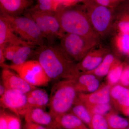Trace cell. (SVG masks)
Wrapping results in <instances>:
<instances>
[{
  "label": "cell",
  "mask_w": 129,
  "mask_h": 129,
  "mask_svg": "<svg viewBox=\"0 0 129 129\" xmlns=\"http://www.w3.org/2000/svg\"><path fill=\"white\" fill-rule=\"evenodd\" d=\"M0 103L2 108L9 109L19 117H24L30 109L26 94L8 89L1 96Z\"/></svg>",
  "instance_id": "obj_9"
},
{
  "label": "cell",
  "mask_w": 129,
  "mask_h": 129,
  "mask_svg": "<svg viewBox=\"0 0 129 129\" xmlns=\"http://www.w3.org/2000/svg\"><path fill=\"white\" fill-rule=\"evenodd\" d=\"M37 4L28 9L32 11L55 13L59 9L66 7L76 5L78 1L67 0H38Z\"/></svg>",
  "instance_id": "obj_16"
},
{
  "label": "cell",
  "mask_w": 129,
  "mask_h": 129,
  "mask_svg": "<svg viewBox=\"0 0 129 129\" xmlns=\"http://www.w3.org/2000/svg\"><path fill=\"white\" fill-rule=\"evenodd\" d=\"M72 113L76 115L84 124L89 126L91 122V117L89 112L84 104L76 100L72 109Z\"/></svg>",
  "instance_id": "obj_22"
},
{
  "label": "cell",
  "mask_w": 129,
  "mask_h": 129,
  "mask_svg": "<svg viewBox=\"0 0 129 129\" xmlns=\"http://www.w3.org/2000/svg\"><path fill=\"white\" fill-rule=\"evenodd\" d=\"M75 81L64 79L59 81L52 88L48 107L49 112L56 118L72 109L78 98Z\"/></svg>",
  "instance_id": "obj_3"
},
{
  "label": "cell",
  "mask_w": 129,
  "mask_h": 129,
  "mask_svg": "<svg viewBox=\"0 0 129 129\" xmlns=\"http://www.w3.org/2000/svg\"><path fill=\"white\" fill-rule=\"evenodd\" d=\"M35 56L51 80H74L80 73L75 61L60 45L46 44L37 47Z\"/></svg>",
  "instance_id": "obj_1"
},
{
  "label": "cell",
  "mask_w": 129,
  "mask_h": 129,
  "mask_svg": "<svg viewBox=\"0 0 129 129\" xmlns=\"http://www.w3.org/2000/svg\"><path fill=\"white\" fill-rule=\"evenodd\" d=\"M120 81L124 86H129V68L123 70Z\"/></svg>",
  "instance_id": "obj_33"
},
{
  "label": "cell",
  "mask_w": 129,
  "mask_h": 129,
  "mask_svg": "<svg viewBox=\"0 0 129 129\" xmlns=\"http://www.w3.org/2000/svg\"><path fill=\"white\" fill-rule=\"evenodd\" d=\"M55 119L58 124L63 129H89L79 118L72 113H67Z\"/></svg>",
  "instance_id": "obj_19"
},
{
  "label": "cell",
  "mask_w": 129,
  "mask_h": 129,
  "mask_svg": "<svg viewBox=\"0 0 129 129\" xmlns=\"http://www.w3.org/2000/svg\"><path fill=\"white\" fill-rule=\"evenodd\" d=\"M123 70L122 65L113 66L108 74V80L109 83L114 85L117 83L120 80Z\"/></svg>",
  "instance_id": "obj_27"
},
{
  "label": "cell",
  "mask_w": 129,
  "mask_h": 129,
  "mask_svg": "<svg viewBox=\"0 0 129 129\" xmlns=\"http://www.w3.org/2000/svg\"><path fill=\"white\" fill-rule=\"evenodd\" d=\"M55 15L60 24L62 35L73 34L98 40L99 36L92 27L84 5L77 4L62 8Z\"/></svg>",
  "instance_id": "obj_2"
},
{
  "label": "cell",
  "mask_w": 129,
  "mask_h": 129,
  "mask_svg": "<svg viewBox=\"0 0 129 129\" xmlns=\"http://www.w3.org/2000/svg\"><path fill=\"white\" fill-rule=\"evenodd\" d=\"M94 1L98 5L110 8L117 6L118 2L117 1L111 0H97Z\"/></svg>",
  "instance_id": "obj_32"
},
{
  "label": "cell",
  "mask_w": 129,
  "mask_h": 129,
  "mask_svg": "<svg viewBox=\"0 0 129 129\" xmlns=\"http://www.w3.org/2000/svg\"><path fill=\"white\" fill-rule=\"evenodd\" d=\"M1 77L2 83L8 89L26 94L37 88L29 84L16 72L9 69L3 68Z\"/></svg>",
  "instance_id": "obj_10"
},
{
  "label": "cell",
  "mask_w": 129,
  "mask_h": 129,
  "mask_svg": "<svg viewBox=\"0 0 129 129\" xmlns=\"http://www.w3.org/2000/svg\"><path fill=\"white\" fill-rule=\"evenodd\" d=\"M111 86H105L90 94H78L77 101L85 106L105 104L109 103Z\"/></svg>",
  "instance_id": "obj_15"
},
{
  "label": "cell",
  "mask_w": 129,
  "mask_h": 129,
  "mask_svg": "<svg viewBox=\"0 0 129 129\" xmlns=\"http://www.w3.org/2000/svg\"><path fill=\"white\" fill-rule=\"evenodd\" d=\"M60 46L74 61H81L97 44L98 40L66 33L60 39Z\"/></svg>",
  "instance_id": "obj_5"
},
{
  "label": "cell",
  "mask_w": 129,
  "mask_h": 129,
  "mask_svg": "<svg viewBox=\"0 0 129 129\" xmlns=\"http://www.w3.org/2000/svg\"><path fill=\"white\" fill-rule=\"evenodd\" d=\"M55 13L32 11L28 9L23 14L35 21L48 45L55 44L57 39H60L62 35Z\"/></svg>",
  "instance_id": "obj_6"
},
{
  "label": "cell",
  "mask_w": 129,
  "mask_h": 129,
  "mask_svg": "<svg viewBox=\"0 0 129 129\" xmlns=\"http://www.w3.org/2000/svg\"><path fill=\"white\" fill-rule=\"evenodd\" d=\"M118 26L123 34H129V21H121L119 23Z\"/></svg>",
  "instance_id": "obj_35"
},
{
  "label": "cell",
  "mask_w": 129,
  "mask_h": 129,
  "mask_svg": "<svg viewBox=\"0 0 129 129\" xmlns=\"http://www.w3.org/2000/svg\"><path fill=\"white\" fill-rule=\"evenodd\" d=\"M5 48H0V64L1 65L5 64V61H6L4 54V51Z\"/></svg>",
  "instance_id": "obj_36"
},
{
  "label": "cell",
  "mask_w": 129,
  "mask_h": 129,
  "mask_svg": "<svg viewBox=\"0 0 129 129\" xmlns=\"http://www.w3.org/2000/svg\"><path fill=\"white\" fill-rule=\"evenodd\" d=\"M1 67L13 70L29 84L35 87L47 85L51 81L37 60H28L20 65L5 63Z\"/></svg>",
  "instance_id": "obj_7"
},
{
  "label": "cell",
  "mask_w": 129,
  "mask_h": 129,
  "mask_svg": "<svg viewBox=\"0 0 129 129\" xmlns=\"http://www.w3.org/2000/svg\"><path fill=\"white\" fill-rule=\"evenodd\" d=\"M111 96L122 107V109L129 107V89L116 85L111 89Z\"/></svg>",
  "instance_id": "obj_20"
},
{
  "label": "cell",
  "mask_w": 129,
  "mask_h": 129,
  "mask_svg": "<svg viewBox=\"0 0 129 129\" xmlns=\"http://www.w3.org/2000/svg\"><path fill=\"white\" fill-rule=\"evenodd\" d=\"M7 88L3 85L2 83L0 85V96H2L6 91Z\"/></svg>",
  "instance_id": "obj_37"
},
{
  "label": "cell",
  "mask_w": 129,
  "mask_h": 129,
  "mask_svg": "<svg viewBox=\"0 0 129 129\" xmlns=\"http://www.w3.org/2000/svg\"><path fill=\"white\" fill-rule=\"evenodd\" d=\"M8 129H21L22 124L19 117L7 113Z\"/></svg>",
  "instance_id": "obj_29"
},
{
  "label": "cell",
  "mask_w": 129,
  "mask_h": 129,
  "mask_svg": "<svg viewBox=\"0 0 129 129\" xmlns=\"http://www.w3.org/2000/svg\"><path fill=\"white\" fill-rule=\"evenodd\" d=\"M5 17L8 19L13 32L22 40L37 47L46 45V40L32 19L25 16Z\"/></svg>",
  "instance_id": "obj_4"
},
{
  "label": "cell",
  "mask_w": 129,
  "mask_h": 129,
  "mask_svg": "<svg viewBox=\"0 0 129 129\" xmlns=\"http://www.w3.org/2000/svg\"><path fill=\"white\" fill-rule=\"evenodd\" d=\"M114 60L115 58L113 55L108 53L106 55L99 67L91 73H94L96 76L100 77H102L108 75L111 70V67L114 63Z\"/></svg>",
  "instance_id": "obj_23"
},
{
  "label": "cell",
  "mask_w": 129,
  "mask_h": 129,
  "mask_svg": "<svg viewBox=\"0 0 129 129\" xmlns=\"http://www.w3.org/2000/svg\"><path fill=\"white\" fill-rule=\"evenodd\" d=\"M24 117L25 122H32L48 127L60 126L50 113L42 108H30L25 114Z\"/></svg>",
  "instance_id": "obj_14"
},
{
  "label": "cell",
  "mask_w": 129,
  "mask_h": 129,
  "mask_svg": "<svg viewBox=\"0 0 129 129\" xmlns=\"http://www.w3.org/2000/svg\"><path fill=\"white\" fill-rule=\"evenodd\" d=\"M59 127L60 126L56 127H47L32 122H25L24 129H56Z\"/></svg>",
  "instance_id": "obj_31"
},
{
  "label": "cell",
  "mask_w": 129,
  "mask_h": 129,
  "mask_svg": "<svg viewBox=\"0 0 129 129\" xmlns=\"http://www.w3.org/2000/svg\"><path fill=\"white\" fill-rule=\"evenodd\" d=\"M122 111H123V112L125 114L129 116V107L123 109H122Z\"/></svg>",
  "instance_id": "obj_38"
},
{
  "label": "cell",
  "mask_w": 129,
  "mask_h": 129,
  "mask_svg": "<svg viewBox=\"0 0 129 129\" xmlns=\"http://www.w3.org/2000/svg\"><path fill=\"white\" fill-rule=\"evenodd\" d=\"M22 46L10 45L5 47L4 51V56L7 60H12L13 59L17 51Z\"/></svg>",
  "instance_id": "obj_30"
},
{
  "label": "cell",
  "mask_w": 129,
  "mask_h": 129,
  "mask_svg": "<svg viewBox=\"0 0 129 129\" xmlns=\"http://www.w3.org/2000/svg\"><path fill=\"white\" fill-rule=\"evenodd\" d=\"M89 127L90 129H109L107 119L98 114L92 115Z\"/></svg>",
  "instance_id": "obj_25"
},
{
  "label": "cell",
  "mask_w": 129,
  "mask_h": 129,
  "mask_svg": "<svg viewBox=\"0 0 129 129\" xmlns=\"http://www.w3.org/2000/svg\"><path fill=\"white\" fill-rule=\"evenodd\" d=\"M74 80L78 92L85 90L92 93L97 90L99 87V80L93 74L80 73Z\"/></svg>",
  "instance_id": "obj_17"
},
{
  "label": "cell",
  "mask_w": 129,
  "mask_h": 129,
  "mask_svg": "<svg viewBox=\"0 0 129 129\" xmlns=\"http://www.w3.org/2000/svg\"><path fill=\"white\" fill-rule=\"evenodd\" d=\"M26 94L28 104L30 108L44 109L48 106L50 97L45 90L36 88Z\"/></svg>",
  "instance_id": "obj_18"
},
{
  "label": "cell",
  "mask_w": 129,
  "mask_h": 129,
  "mask_svg": "<svg viewBox=\"0 0 129 129\" xmlns=\"http://www.w3.org/2000/svg\"><path fill=\"white\" fill-rule=\"evenodd\" d=\"M117 46L120 51L129 54V34H123L118 38Z\"/></svg>",
  "instance_id": "obj_28"
},
{
  "label": "cell",
  "mask_w": 129,
  "mask_h": 129,
  "mask_svg": "<svg viewBox=\"0 0 129 129\" xmlns=\"http://www.w3.org/2000/svg\"><path fill=\"white\" fill-rule=\"evenodd\" d=\"M125 129H129V128H127Z\"/></svg>",
  "instance_id": "obj_39"
},
{
  "label": "cell",
  "mask_w": 129,
  "mask_h": 129,
  "mask_svg": "<svg viewBox=\"0 0 129 129\" xmlns=\"http://www.w3.org/2000/svg\"><path fill=\"white\" fill-rule=\"evenodd\" d=\"M90 22L94 30L98 36L104 34L110 27L112 13L110 8L93 2H84Z\"/></svg>",
  "instance_id": "obj_8"
},
{
  "label": "cell",
  "mask_w": 129,
  "mask_h": 129,
  "mask_svg": "<svg viewBox=\"0 0 129 129\" xmlns=\"http://www.w3.org/2000/svg\"><path fill=\"white\" fill-rule=\"evenodd\" d=\"M108 52L106 48H92L81 61L77 63L78 69L79 72L81 70L86 73L93 72L101 63Z\"/></svg>",
  "instance_id": "obj_13"
},
{
  "label": "cell",
  "mask_w": 129,
  "mask_h": 129,
  "mask_svg": "<svg viewBox=\"0 0 129 129\" xmlns=\"http://www.w3.org/2000/svg\"><path fill=\"white\" fill-rule=\"evenodd\" d=\"M7 44L22 46H36L34 44L21 39L13 32L8 19L0 16V48H5Z\"/></svg>",
  "instance_id": "obj_12"
},
{
  "label": "cell",
  "mask_w": 129,
  "mask_h": 129,
  "mask_svg": "<svg viewBox=\"0 0 129 129\" xmlns=\"http://www.w3.org/2000/svg\"><path fill=\"white\" fill-rule=\"evenodd\" d=\"M85 106L88 109L90 114L92 115L94 114L105 115L108 113L111 109V105L109 103Z\"/></svg>",
  "instance_id": "obj_26"
},
{
  "label": "cell",
  "mask_w": 129,
  "mask_h": 129,
  "mask_svg": "<svg viewBox=\"0 0 129 129\" xmlns=\"http://www.w3.org/2000/svg\"><path fill=\"white\" fill-rule=\"evenodd\" d=\"M34 46H21L17 51L13 59V64L20 65L28 61V59L32 56H35V50Z\"/></svg>",
  "instance_id": "obj_21"
},
{
  "label": "cell",
  "mask_w": 129,
  "mask_h": 129,
  "mask_svg": "<svg viewBox=\"0 0 129 129\" xmlns=\"http://www.w3.org/2000/svg\"><path fill=\"white\" fill-rule=\"evenodd\" d=\"M7 113L1 110L0 114V129H8Z\"/></svg>",
  "instance_id": "obj_34"
},
{
  "label": "cell",
  "mask_w": 129,
  "mask_h": 129,
  "mask_svg": "<svg viewBox=\"0 0 129 129\" xmlns=\"http://www.w3.org/2000/svg\"><path fill=\"white\" fill-rule=\"evenodd\" d=\"M32 0H0V16L8 17L21 16L32 7Z\"/></svg>",
  "instance_id": "obj_11"
},
{
  "label": "cell",
  "mask_w": 129,
  "mask_h": 129,
  "mask_svg": "<svg viewBox=\"0 0 129 129\" xmlns=\"http://www.w3.org/2000/svg\"><path fill=\"white\" fill-rule=\"evenodd\" d=\"M109 129H125L129 127L127 119L116 114H112L107 118Z\"/></svg>",
  "instance_id": "obj_24"
}]
</instances>
